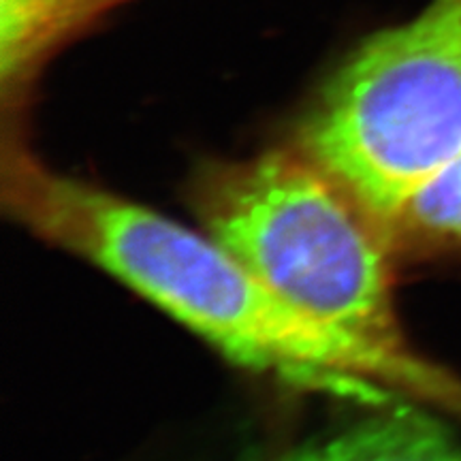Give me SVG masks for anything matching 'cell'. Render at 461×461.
<instances>
[{"instance_id": "8992f818", "label": "cell", "mask_w": 461, "mask_h": 461, "mask_svg": "<svg viewBox=\"0 0 461 461\" xmlns=\"http://www.w3.org/2000/svg\"><path fill=\"white\" fill-rule=\"evenodd\" d=\"M395 255H461V148L387 227Z\"/></svg>"}, {"instance_id": "277c9868", "label": "cell", "mask_w": 461, "mask_h": 461, "mask_svg": "<svg viewBox=\"0 0 461 461\" xmlns=\"http://www.w3.org/2000/svg\"><path fill=\"white\" fill-rule=\"evenodd\" d=\"M265 461H461V447L436 419L406 406Z\"/></svg>"}, {"instance_id": "7a4b0ae2", "label": "cell", "mask_w": 461, "mask_h": 461, "mask_svg": "<svg viewBox=\"0 0 461 461\" xmlns=\"http://www.w3.org/2000/svg\"><path fill=\"white\" fill-rule=\"evenodd\" d=\"M193 205L203 233L276 295L338 330L411 348L387 229L297 146L207 167Z\"/></svg>"}, {"instance_id": "5b68a950", "label": "cell", "mask_w": 461, "mask_h": 461, "mask_svg": "<svg viewBox=\"0 0 461 461\" xmlns=\"http://www.w3.org/2000/svg\"><path fill=\"white\" fill-rule=\"evenodd\" d=\"M122 3L126 0H0L5 99H20L58 45Z\"/></svg>"}, {"instance_id": "6da1fadb", "label": "cell", "mask_w": 461, "mask_h": 461, "mask_svg": "<svg viewBox=\"0 0 461 461\" xmlns=\"http://www.w3.org/2000/svg\"><path fill=\"white\" fill-rule=\"evenodd\" d=\"M5 210L34 238L84 258L207 344L261 374L367 403L408 400L457 414L461 380L414 353L302 312L207 233L3 146Z\"/></svg>"}, {"instance_id": "3957f363", "label": "cell", "mask_w": 461, "mask_h": 461, "mask_svg": "<svg viewBox=\"0 0 461 461\" xmlns=\"http://www.w3.org/2000/svg\"><path fill=\"white\" fill-rule=\"evenodd\" d=\"M295 146L387 229L461 148V0H431L361 41L314 96Z\"/></svg>"}]
</instances>
